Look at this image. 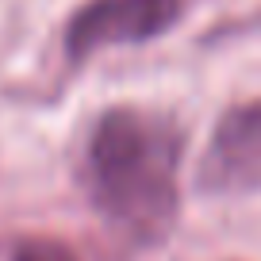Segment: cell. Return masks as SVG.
Masks as SVG:
<instances>
[{
    "label": "cell",
    "instance_id": "6da1fadb",
    "mask_svg": "<svg viewBox=\"0 0 261 261\" xmlns=\"http://www.w3.org/2000/svg\"><path fill=\"white\" fill-rule=\"evenodd\" d=\"M180 127L150 108H112L96 119L85 146L89 200L119 238L154 246L177 219Z\"/></svg>",
    "mask_w": 261,
    "mask_h": 261
},
{
    "label": "cell",
    "instance_id": "7a4b0ae2",
    "mask_svg": "<svg viewBox=\"0 0 261 261\" xmlns=\"http://www.w3.org/2000/svg\"><path fill=\"white\" fill-rule=\"evenodd\" d=\"M180 16V0H89L65 27L69 58H89L108 46L146 42L169 31Z\"/></svg>",
    "mask_w": 261,
    "mask_h": 261
},
{
    "label": "cell",
    "instance_id": "3957f363",
    "mask_svg": "<svg viewBox=\"0 0 261 261\" xmlns=\"http://www.w3.org/2000/svg\"><path fill=\"white\" fill-rule=\"evenodd\" d=\"M200 188L204 192L261 188V100H246L223 112L200 162Z\"/></svg>",
    "mask_w": 261,
    "mask_h": 261
},
{
    "label": "cell",
    "instance_id": "277c9868",
    "mask_svg": "<svg viewBox=\"0 0 261 261\" xmlns=\"http://www.w3.org/2000/svg\"><path fill=\"white\" fill-rule=\"evenodd\" d=\"M12 261H77L73 250L54 238H23L12 253Z\"/></svg>",
    "mask_w": 261,
    "mask_h": 261
}]
</instances>
